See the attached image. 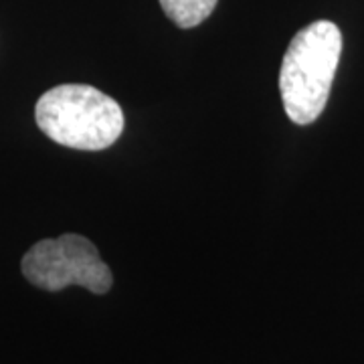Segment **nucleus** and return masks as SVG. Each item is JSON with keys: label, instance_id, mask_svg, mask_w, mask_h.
Returning a JSON list of instances; mask_svg holds the SVG:
<instances>
[{"label": "nucleus", "instance_id": "f257e3e1", "mask_svg": "<svg viewBox=\"0 0 364 364\" xmlns=\"http://www.w3.org/2000/svg\"><path fill=\"white\" fill-rule=\"evenodd\" d=\"M342 55V33L330 21H316L301 28L287 47L279 91L287 117L308 126L322 116Z\"/></svg>", "mask_w": 364, "mask_h": 364}, {"label": "nucleus", "instance_id": "f03ea898", "mask_svg": "<svg viewBox=\"0 0 364 364\" xmlns=\"http://www.w3.org/2000/svg\"><path fill=\"white\" fill-rule=\"evenodd\" d=\"M39 130L75 150H105L124 132V112L114 97L91 85L67 83L41 95L35 107Z\"/></svg>", "mask_w": 364, "mask_h": 364}, {"label": "nucleus", "instance_id": "7ed1b4c3", "mask_svg": "<svg viewBox=\"0 0 364 364\" xmlns=\"http://www.w3.org/2000/svg\"><path fill=\"white\" fill-rule=\"evenodd\" d=\"M21 269L33 286L47 291L81 286L91 294H107L114 284L112 272L100 257L97 247L75 233L35 243L23 257Z\"/></svg>", "mask_w": 364, "mask_h": 364}, {"label": "nucleus", "instance_id": "20e7f679", "mask_svg": "<svg viewBox=\"0 0 364 364\" xmlns=\"http://www.w3.org/2000/svg\"><path fill=\"white\" fill-rule=\"evenodd\" d=\"M160 6L174 25L193 28L207 21L217 6V0H160Z\"/></svg>", "mask_w": 364, "mask_h": 364}]
</instances>
